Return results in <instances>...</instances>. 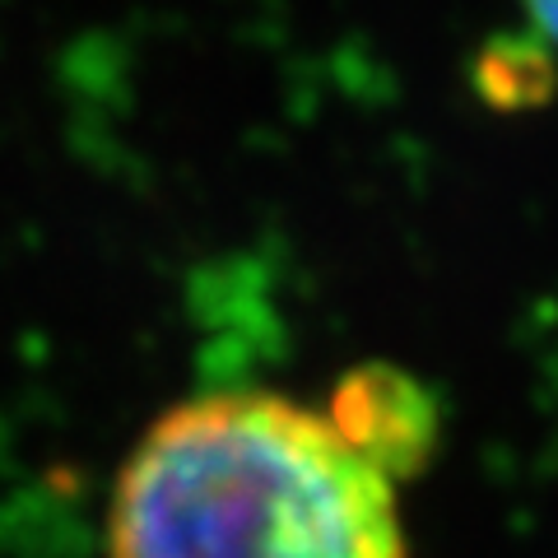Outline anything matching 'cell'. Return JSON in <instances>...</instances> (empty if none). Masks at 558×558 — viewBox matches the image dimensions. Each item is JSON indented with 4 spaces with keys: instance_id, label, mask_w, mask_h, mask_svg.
Here are the masks:
<instances>
[{
    "instance_id": "obj_3",
    "label": "cell",
    "mask_w": 558,
    "mask_h": 558,
    "mask_svg": "<svg viewBox=\"0 0 558 558\" xmlns=\"http://www.w3.org/2000/svg\"><path fill=\"white\" fill-rule=\"evenodd\" d=\"M554 89V65L535 43H494L480 57V94L494 108H531Z\"/></svg>"
},
{
    "instance_id": "obj_2",
    "label": "cell",
    "mask_w": 558,
    "mask_h": 558,
    "mask_svg": "<svg viewBox=\"0 0 558 558\" xmlns=\"http://www.w3.org/2000/svg\"><path fill=\"white\" fill-rule=\"evenodd\" d=\"M326 418L391 484L418 475L442 442V410L433 391L391 363H363L344 373L340 387L330 391Z\"/></svg>"
},
{
    "instance_id": "obj_4",
    "label": "cell",
    "mask_w": 558,
    "mask_h": 558,
    "mask_svg": "<svg viewBox=\"0 0 558 558\" xmlns=\"http://www.w3.org/2000/svg\"><path fill=\"white\" fill-rule=\"evenodd\" d=\"M526 10H531V20L539 24V33L558 47V0H526Z\"/></svg>"
},
{
    "instance_id": "obj_1",
    "label": "cell",
    "mask_w": 558,
    "mask_h": 558,
    "mask_svg": "<svg viewBox=\"0 0 558 558\" xmlns=\"http://www.w3.org/2000/svg\"><path fill=\"white\" fill-rule=\"evenodd\" d=\"M108 558H410L396 484L270 391L168 410L121 465Z\"/></svg>"
}]
</instances>
